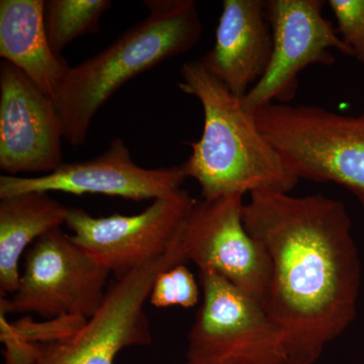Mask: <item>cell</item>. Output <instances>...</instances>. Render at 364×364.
I'll list each match as a JSON object with an SVG mask.
<instances>
[{"mask_svg": "<svg viewBox=\"0 0 364 364\" xmlns=\"http://www.w3.org/2000/svg\"><path fill=\"white\" fill-rule=\"evenodd\" d=\"M200 299V287L195 275L182 264L160 273L151 289L149 301L156 308H193Z\"/></svg>", "mask_w": 364, "mask_h": 364, "instance_id": "obj_17", "label": "cell"}, {"mask_svg": "<svg viewBox=\"0 0 364 364\" xmlns=\"http://www.w3.org/2000/svg\"><path fill=\"white\" fill-rule=\"evenodd\" d=\"M112 273L61 229L33 244L26 256L20 286L11 299L1 296V313H33L49 318L90 320L107 296Z\"/></svg>", "mask_w": 364, "mask_h": 364, "instance_id": "obj_5", "label": "cell"}, {"mask_svg": "<svg viewBox=\"0 0 364 364\" xmlns=\"http://www.w3.org/2000/svg\"><path fill=\"white\" fill-rule=\"evenodd\" d=\"M337 21V33L350 48L353 57L364 63V0H329Z\"/></svg>", "mask_w": 364, "mask_h": 364, "instance_id": "obj_18", "label": "cell"}, {"mask_svg": "<svg viewBox=\"0 0 364 364\" xmlns=\"http://www.w3.org/2000/svg\"><path fill=\"white\" fill-rule=\"evenodd\" d=\"M253 116L299 181L339 184L364 208V112L344 116L315 105L275 102Z\"/></svg>", "mask_w": 364, "mask_h": 364, "instance_id": "obj_4", "label": "cell"}, {"mask_svg": "<svg viewBox=\"0 0 364 364\" xmlns=\"http://www.w3.org/2000/svg\"><path fill=\"white\" fill-rule=\"evenodd\" d=\"M186 364H291L284 355L280 354H258V355L239 356L224 359V360L210 361V363H188Z\"/></svg>", "mask_w": 364, "mask_h": 364, "instance_id": "obj_19", "label": "cell"}, {"mask_svg": "<svg viewBox=\"0 0 364 364\" xmlns=\"http://www.w3.org/2000/svg\"><path fill=\"white\" fill-rule=\"evenodd\" d=\"M178 87L200 100L203 131L188 143V159L181 164L186 177L196 179L203 200L245 195L257 189L289 193L299 182L258 128L252 112L205 69L200 60L181 69Z\"/></svg>", "mask_w": 364, "mask_h": 364, "instance_id": "obj_2", "label": "cell"}, {"mask_svg": "<svg viewBox=\"0 0 364 364\" xmlns=\"http://www.w3.org/2000/svg\"><path fill=\"white\" fill-rule=\"evenodd\" d=\"M109 0H50L46 1L45 23L53 51L60 55L74 40L100 31Z\"/></svg>", "mask_w": 364, "mask_h": 364, "instance_id": "obj_16", "label": "cell"}, {"mask_svg": "<svg viewBox=\"0 0 364 364\" xmlns=\"http://www.w3.org/2000/svg\"><path fill=\"white\" fill-rule=\"evenodd\" d=\"M45 9L44 0L0 1V56L53 100L70 66L50 46Z\"/></svg>", "mask_w": 364, "mask_h": 364, "instance_id": "obj_14", "label": "cell"}, {"mask_svg": "<svg viewBox=\"0 0 364 364\" xmlns=\"http://www.w3.org/2000/svg\"><path fill=\"white\" fill-rule=\"evenodd\" d=\"M196 202L181 188L153 200L140 214L97 218L82 208H69L65 225L72 240L119 280L168 252Z\"/></svg>", "mask_w": 364, "mask_h": 364, "instance_id": "obj_7", "label": "cell"}, {"mask_svg": "<svg viewBox=\"0 0 364 364\" xmlns=\"http://www.w3.org/2000/svg\"><path fill=\"white\" fill-rule=\"evenodd\" d=\"M200 282L203 304L189 331L186 361L284 356L282 335L259 301L215 272H200Z\"/></svg>", "mask_w": 364, "mask_h": 364, "instance_id": "obj_10", "label": "cell"}, {"mask_svg": "<svg viewBox=\"0 0 364 364\" xmlns=\"http://www.w3.org/2000/svg\"><path fill=\"white\" fill-rule=\"evenodd\" d=\"M186 178L181 165L154 169L139 166L124 141L117 138L102 154L85 161L62 163L50 173L33 177L2 174L0 198L35 191H61L77 196H119L142 202L176 193Z\"/></svg>", "mask_w": 364, "mask_h": 364, "instance_id": "obj_11", "label": "cell"}, {"mask_svg": "<svg viewBox=\"0 0 364 364\" xmlns=\"http://www.w3.org/2000/svg\"><path fill=\"white\" fill-rule=\"evenodd\" d=\"M243 221L267 253L264 309L291 364H314L355 318L360 260L344 203L269 189L249 193Z\"/></svg>", "mask_w": 364, "mask_h": 364, "instance_id": "obj_1", "label": "cell"}, {"mask_svg": "<svg viewBox=\"0 0 364 364\" xmlns=\"http://www.w3.org/2000/svg\"><path fill=\"white\" fill-rule=\"evenodd\" d=\"M181 239L161 257L116 280L102 308L71 335L36 344L33 364H114L119 352L152 343L144 306L160 273L186 262Z\"/></svg>", "mask_w": 364, "mask_h": 364, "instance_id": "obj_6", "label": "cell"}, {"mask_svg": "<svg viewBox=\"0 0 364 364\" xmlns=\"http://www.w3.org/2000/svg\"><path fill=\"white\" fill-rule=\"evenodd\" d=\"M63 128L51 97L7 61L0 63V169L50 173L62 164Z\"/></svg>", "mask_w": 364, "mask_h": 364, "instance_id": "obj_12", "label": "cell"}, {"mask_svg": "<svg viewBox=\"0 0 364 364\" xmlns=\"http://www.w3.org/2000/svg\"><path fill=\"white\" fill-rule=\"evenodd\" d=\"M69 208L48 193L0 198V287L1 294L20 286V259L28 245L65 224Z\"/></svg>", "mask_w": 364, "mask_h": 364, "instance_id": "obj_15", "label": "cell"}, {"mask_svg": "<svg viewBox=\"0 0 364 364\" xmlns=\"http://www.w3.org/2000/svg\"><path fill=\"white\" fill-rule=\"evenodd\" d=\"M243 195L196 200L182 229L186 260L212 272L264 306L269 291V259L243 221Z\"/></svg>", "mask_w": 364, "mask_h": 364, "instance_id": "obj_9", "label": "cell"}, {"mask_svg": "<svg viewBox=\"0 0 364 364\" xmlns=\"http://www.w3.org/2000/svg\"><path fill=\"white\" fill-rule=\"evenodd\" d=\"M272 28L263 0H224L215 41L200 60L237 97L243 98L267 71Z\"/></svg>", "mask_w": 364, "mask_h": 364, "instance_id": "obj_13", "label": "cell"}, {"mask_svg": "<svg viewBox=\"0 0 364 364\" xmlns=\"http://www.w3.org/2000/svg\"><path fill=\"white\" fill-rule=\"evenodd\" d=\"M323 0H267L265 13L272 28L273 51L263 77L242 98L246 111L264 105H289L296 97L299 75L314 64L332 65L331 50L352 56L331 21L323 16Z\"/></svg>", "mask_w": 364, "mask_h": 364, "instance_id": "obj_8", "label": "cell"}, {"mask_svg": "<svg viewBox=\"0 0 364 364\" xmlns=\"http://www.w3.org/2000/svg\"><path fill=\"white\" fill-rule=\"evenodd\" d=\"M145 20L122 33L109 47L70 67L53 98L63 136L83 145L97 112L139 74L193 49L203 35L193 0H145Z\"/></svg>", "mask_w": 364, "mask_h": 364, "instance_id": "obj_3", "label": "cell"}]
</instances>
